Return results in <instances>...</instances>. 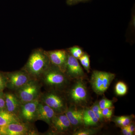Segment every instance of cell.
Returning a JSON list of instances; mask_svg holds the SVG:
<instances>
[{
    "label": "cell",
    "instance_id": "15",
    "mask_svg": "<svg viewBox=\"0 0 135 135\" xmlns=\"http://www.w3.org/2000/svg\"><path fill=\"white\" fill-rule=\"evenodd\" d=\"M5 109L17 115L22 103L16 95L11 93L5 94Z\"/></svg>",
    "mask_w": 135,
    "mask_h": 135
},
{
    "label": "cell",
    "instance_id": "11",
    "mask_svg": "<svg viewBox=\"0 0 135 135\" xmlns=\"http://www.w3.org/2000/svg\"><path fill=\"white\" fill-rule=\"evenodd\" d=\"M68 55L65 73L73 79H80L83 77L84 72L78 60L68 51Z\"/></svg>",
    "mask_w": 135,
    "mask_h": 135
},
{
    "label": "cell",
    "instance_id": "13",
    "mask_svg": "<svg viewBox=\"0 0 135 135\" xmlns=\"http://www.w3.org/2000/svg\"><path fill=\"white\" fill-rule=\"evenodd\" d=\"M56 114L48 105L40 101L36 110V120H41L50 125Z\"/></svg>",
    "mask_w": 135,
    "mask_h": 135
},
{
    "label": "cell",
    "instance_id": "20",
    "mask_svg": "<svg viewBox=\"0 0 135 135\" xmlns=\"http://www.w3.org/2000/svg\"><path fill=\"white\" fill-rule=\"evenodd\" d=\"M91 109L94 112L96 116L98 118L99 122H102L104 119L102 114V110L99 107L98 103H96L94 104L91 107Z\"/></svg>",
    "mask_w": 135,
    "mask_h": 135
},
{
    "label": "cell",
    "instance_id": "31",
    "mask_svg": "<svg viewBox=\"0 0 135 135\" xmlns=\"http://www.w3.org/2000/svg\"><path fill=\"white\" fill-rule=\"evenodd\" d=\"M122 132L123 135H133L134 133H131L128 128L127 126V127H122Z\"/></svg>",
    "mask_w": 135,
    "mask_h": 135
},
{
    "label": "cell",
    "instance_id": "3",
    "mask_svg": "<svg viewBox=\"0 0 135 135\" xmlns=\"http://www.w3.org/2000/svg\"><path fill=\"white\" fill-rule=\"evenodd\" d=\"M16 90V95L21 103L24 104L39 98L40 85L36 80L32 79Z\"/></svg>",
    "mask_w": 135,
    "mask_h": 135
},
{
    "label": "cell",
    "instance_id": "5",
    "mask_svg": "<svg viewBox=\"0 0 135 135\" xmlns=\"http://www.w3.org/2000/svg\"><path fill=\"white\" fill-rule=\"evenodd\" d=\"M6 87L9 89L17 90L32 79L24 70L7 73L5 77Z\"/></svg>",
    "mask_w": 135,
    "mask_h": 135
},
{
    "label": "cell",
    "instance_id": "12",
    "mask_svg": "<svg viewBox=\"0 0 135 135\" xmlns=\"http://www.w3.org/2000/svg\"><path fill=\"white\" fill-rule=\"evenodd\" d=\"M50 126L58 133H64L71 129V125L65 113L55 114Z\"/></svg>",
    "mask_w": 135,
    "mask_h": 135
},
{
    "label": "cell",
    "instance_id": "9",
    "mask_svg": "<svg viewBox=\"0 0 135 135\" xmlns=\"http://www.w3.org/2000/svg\"><path fill=\"white\" fill-rule=\"evenodd\" d=\"M28 123L22 122L12 123L0 127V135L32 134L34 133L28 126Z\"/></svg>",
    "mask_w": 135,
    "mask_h": 135
},
{
    "label": "cell",
    "instance_id": "32",
    "mask_svg": "<svg viewBox=\"0 0 135 135\" xmlns=\"http://www.w3.org/2000/svg\"><path fill=\"white\" fill-rule=\"evenodd\" d=\"M129 130L131 132V133H134V132L135 131V125L134 123H131L127 126Z\"/></svg>",
    "mask_w": 135,
    "mask_h": 135
},
{
    "label": "cell",
    "instance_id": "21",
    "mask_svg": "<svg viewBox=\"0 0 135 135\" xmlns=\"http://www.w3.org/2000/svg\"><path fill=\"white\" fill-rule=\"evenodd\" d=\"M99 107L101 109L113 107V102L112 100L105 98H103L98 103Z\"/></svg>",
    "mask_w": 135,
    "mask_h": 135
},
{
    "label": "cell",
    "instance_id": "14",
    "mask_svg": "<svg viewBox=\"0 0 135 135\" xmlns=\"http://www.w3.org/2000/svg\"><path fill=\"white\" fill-rule=\"evenodd\" d=\"M65 113L71 126L79 127L83 124V110L71 106L67 108Z\"/></svg>",
    "mask_w": 135,
    "mask_h": 135
},
{
    "label": "cell",
    "instance_id": "28",
    "mask_svg": "<svg viewBox=\"0 0 135 135\" xmlns=\"http://www.w3.org/2000/svg\"><path fill=\"white\" fill-rule=\"evenodd\" d=\"M113 120L117 126L121 127L122 123L123 120V116H115L113 118Z\"/></svg>",
    "mask_w": 135,
    "mask_h": 135
},
{
    "label": "cell",
    "instance_id": "16",
    "mask_svg": "<svg viewBox=\"0 0 135 135\" xmlns=\"http://www.w3.org/2000/svg\"><path fill=\"white\" fill-rule=\"evenodd\" d=\"M21 122L22 121L16 114L9 112L6 109L0 110V127Z\"/></svg>",
    "mask_w": 135,
    "mask_h": 135
},
{
    "label": "cell",
    "instance_id": "7",
    "mask_svg": "<svg viewBox=\"0 0 135 135\" xmlns=\"http://www.w3.org/2000/svg\"><path fill=\"white\" fill-rule=\"evenodd\" d=\"M70 100L76 105H82L87 103L88 91L84 82L79 80L75 83L69 93Z\"/></svg>",
    "mask_w": 135,
    "mask_h": 135
},
{
    "label": "cell",
    "instance_id": "30",
    "mask_svg": "<svg viewBox=\"0 0 135 135\" xmlns=\"http://www.w3.org/2000/svg\"><path fill=\"white\" fill-rule=\"evenodd\" d=\"M6 87L5 78L0 74V91H3Z\"/></svg>",
    "mask_w": 135,
    "mask_h": 135
},
{
    "label": "cell",
    "instance_id": "25",
    "mask_svg": "<svg viewBox=\"0 0 135 135\" xmlns=\"http://www.w3.org/2000/svg\"><path fill=\"white\" fill-rule=\"evenodd\" d=\"M134 118V115L123 116V120L122 123V127H127L132 122V119Z\"/></svg>",
    "mask_w": 135,
    "mask_h": 135
},
{
    "label": "cell",
    "instance_id": "4",
    "mask_svg": "<svg viewBox=\"0 0 135 135\" xmlns=\"http://www.w3.org/2000/svg\"><path fill=\"white\" fill-rule=\"evenodd\" d=\"M65 73L58 68L51 64L41 76L44 83L49 86L59 88L66 83Z\"/></svg>",
    "mask_w": 135,
    "mask_h": 135
},
{
    "label": "cell",
    "instance_id": "24",
    "mask_svg": "<svg viewBox=\"0 0 135 135\" xmlns=\"http://www.w3.org/2000/svg\"><path fill=\"white\" fill-rule=\"evenodd\" d=\"M113 113V108H107L102 110V114L104 119L110 120Z\"/></svg>",
    "mask_w": 135,
    "mask_h": 135
},
{
    "label": "cell",
    "instance_id": "8",
    "mask_svg": "<svg viewBox=\"0 0 135 135\" xmlns=\"http://www.w3.org/2000/svg\"><path fill=\"white\" fill-rule=\"evenodd\" d=\"M40 100L39 98L31 102L22 104L17 116L25 123H31L36 120V110Z\"/></svg>",
    "mask_w": 135,
    "mask_h": 135
},
{
    "label": "cell",
    "instance_id": "6",
    "mask_svg": "<svg viewBox=\"0 0 135 135\" xmlns=\"http://www.w3.org/2000/svg\"><path fill=\"white\" fill-rule=\"evenodd\" d=\"M41 101L53 109L56 114L65 113L67 109L64 98L55 92L45 93L42 96Z\"/></svg>",
    "mask_w": 135,
    "mask_h": 135
},
{
    "label": "cell",
    "instance_id": "2",
    "mask_svg": "<svg viewBox=\"0 0 135 135\" xmlns=\"http://www.w3.org/2000/svg\"><path fill=\"white\" fill-rule=\"evenodd\" d=\"M115 77L112 73L95 70L91 76V85L94 92L98 95L103 94L108 89Z\"/></svg>",
    "mask_w": 135,
    "mask_h": 135
},
{
    "label": "cell",
    "instance_id": "1",
    "mask_svg": "<svg viewBox=\"0 0 135 135\" xmlns=\"http://www.w3.org/2000/svg\"><path fill=\"white\" fill-rule=\"evenodd\" d=\"M46 51L41 48L33 51L23 70L31 77H41L51 65Z\"/></svg>",
    "mask_w": 135,
    "mask_h": 135
},
{
    "label": "cell",
    "instance_id": "29",
    "mask_svg": "<svg viewBox=\"0 0 135 135\" xmlns=\"http://www.w3.org/2000/svg\"><path fill=\"white\" fill-rule=\"evenodd\" d=\"M88 1L89 0H66V3L68 5H73Z\"/></svg>",
    "mask_w": 135,
    "mask_h": 135
},
{
    "label": "cell",
    "instance_id": "18",
    "mask_svg": "<svg viewBox=\"0 0 135 135\" xmlns=\"http://www.w3.org/2000/svg\"><path fill=\"white\" fill-rule=\"evenodd\" d=\"M67 50L72 56L77 59H79L84 53L82 49L78 46H73L68 49Z\"/></svg>",
    "mask_w": 135,
    "mask_h": 135
},
{
    "label": "cell",
    "instance_id": "23",
    "mask_svg": "<svg viewBox=\"0 0 135 135\" xmlns=\"http://www.w3.org/2000/svg\"><path fill=\"white\" fill-rule=\"evenodd\" d=\"M97 129H81L74 133V135H90L96 133Z\"/></svg>",
    "mask_w": 135,
    "mask_h": 135
},
{
    "label": "cell",
    "instance_id": "27",
    "mask_svg": "<svg viewBox=\"0 0 135 135\" xmlns=\"http://www.w3.org/2000/svg\"><path fill=\"white\" fill-rule=\"evenodd\" d=\"M5 109V94L0 91V110Z\"/></svg>",
    "mask_w": 135,
    "mask_h": 135
},
{
    "label": "cell",
    "instance_id": "19",
    "mask_svg": "<svg viewBox=\"0 0 135 135\" xmlns=\"http://www.w3.org/2000/svg\"><path fill=\"white\" fill-rule=\"evenodd\" d=\"M79 59L84 69L88 72L89 71L90 68V60L89 56L86 53H84Z\"/></svg>",
    "mask_w": 135,
    "mask_h": 135
},
{
    "label": "cell",
    "instance_id": "26",
    "mask_svg": "<svg viewBox=\"0 0 135 135\" xmlns=\"http://www.w3.org/2000/svg\"><path fill=\"white\" fill-rule=\"evenodd\" d=\"M99 122V120L97 117H95L83 123V124L86 126H97Z\"/></svg>",
    "mask_w": 135,
    "mask_h": 135
},
{
    "label": "cell",
    "instance_id": "22",
    "mask_svg": "<svg viewBox=\"0 0 135 135\" xmlns=\"http://www.w3.org/2000/svg\"><path fill=\"white\" fill-rule=\"evenodd\" d=\"M96 117L94 112L90 108L83 110V123Z\"/></svg>",
    "mask_w": 135,
    "mask_h": 135
},
{
    "label": "cell",
    "instance_id": "33",
    "mask_svg": "<svg viewBox=\"0 0 135 135\" xmlns=\"http://www.w3.org/2000/svg\"></svg>",
    "mask_w": 135,
    "mask_h": 135
},
{
    "label": "cell",
    "instance_id": "17",
    "mask_svg": "<svg viewBox=\"0 0 135 135\" xmlns=\"http://www.w3.org/2000/svg\"><path fill=\"white\" fill-rule=\"evenodd\" d=\"M115 92L118 95L123 96L127 92L128 88L127 85L122 81H119L115 86Z\"/></svg>",
    "mask_w": 135,
    "mask_h": 135
},
{
    "label": "cell",
    "instance_id": "10",
    "mask_svg": "<svg viewBox=\"0 0 135 135\" xmlns=\"http://www.w3.org/2000/svg\"><path fill=\"white\" fill-rule=\"evenodd\" d=\"M46 52L51 64L65 73L68 55L67 50H57Z\"/></svg>",
    "mask_w": 135,
    "mask_h": 135
}]
</instances>
